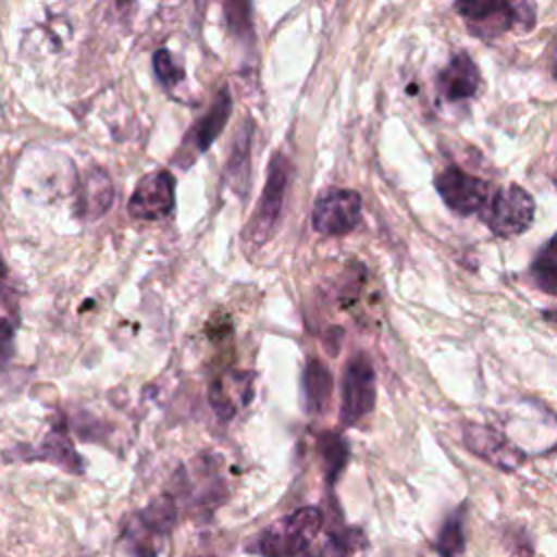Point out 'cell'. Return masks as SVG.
Listing matches in <instances>:
<instances>
[{
  "label": "cell",
  "instance_id": "4fadbf2b",
  "mask_svg": "<svg viewBox=\"0 0 557 557\" xmlns=\"http://www.w3.org/2000/svg\"><path fill=\"white\" fill-rule=\"evenodd\" d=\"M479 81L481 76L476 63L466 52H455L437 74V85L446 100L472 98L479 89Z\"/></svg>",
  "mask_w": 557,
  "mask_h": 557
},
{
  "label": "cell",
  "instance_id": "8fae6325",
  "mask_svg": "<svg viewBox=\"0 0 557 557\" xmlns=\"http://www.w3.org/2000/svg\"><path fill=\"white\" fill-rule=\"evenodd\" d=\"M252 398V374L228 372L211 383L209 403L218 418L231 420L239 407H246Z\"/></svg>",
  "mask_w": 557,
  "mask_h": 557
},
{
  "label": "cell",
  "instance_id": "277c9868",
  "mask_svg": "<svg viewBox=\"0 0 557 557\" xmlns=\"http://www.w3.org/2000/svg\"><path fill=\"white\" fill-rule=\"evenodd\" d=\"M535 215V202L531 194L518 185H507L492 194L481 209L483 222L494 235L511 237L527 231Z\"/></svg>",
  "mask_w": 557,
  "mask_h": 557
},
{
  "label": "cell",
  "instance_id": "484cf974",
  "mask_svg": "<svg viewBox=\"0 0 557 557\" xmlns=\"http://www.w3.org/2000/svg\"><path fill=\"white\" fill-rule=\"evenodd\" d=\"M555 181H557V176H555Z\"/></svg>",
  "mask_w": 557,
  "mask_h": 557
},
{
  "label": "cell",
  "instance_id": "3957f363",
  "mask_svg": "<svg viewBox=\"0 0 557 557\" xmlns=\"http://www.w3.org/2000/svg\"><path fill=\"white\" fill-rule=\"evenodd\" d=\"M289 183V161L283 154H276L268 165V176L263 191L257 202V211L252 213L246 226V242L261 246L274 231L276 220L283 211V200Z\"/></svg>",
  "mask_w": 557,
  "mask_h": 557
},
{
  "label": "cell",
  "instance_id": "603a6c76",
  "mask_svg": "<svg viewBox=\"0 0 557 557\" xmlns=\"http://www.w3.org/2000/svg\"><path fill=\"white\" fill-rule=\"evenodd\" d=\"M553 74H555V78H557V48H555V52H553Z\"/></svg>",
  "mask_w": 557,
  "mask_h": 557
},
{
  "label": "cell",
  "instance_id": "7a4b0ae2",
  "mask_svg": "<svg viewBox=\"0 0 557 557\" xmlns=\"http://www.w3.org/2000/svg\"><path fill=\"white\" fill-rule=\"evenodd\" d=\"M455 9L463 15L466 24L476 37L492 39L511 26L531 28L535 22V7L527 2L509 4V2H457Z\"/></svg>",
  "mask_w": 557,
  "mask_h": 557
},
{
  "label": "cell",
  "instance_id": "30bf717a",
  "mask_svg": "<svg viewBox=\"0 0 557 557\" xmlns=\"http://www.w3.org/2000/svg\"><path fill=\"white\" fill-rule=\"evenodd\" d=\"M115 198L113 181L102 168H89L76 187V213L83 220H98L102 218Z\"/></svg>",
  "mask_w": 557,
  "mask_h": 557
},
{
  "label": "cell",
  "instance_id": "cb8c5ba5",
  "mask_svg": "<svg viewBox=\"0 0 557 557\" xmlns=\"http://www.w3.org/2000/svg\"><path fill=\"white\" fill-rule=\"evenodd\" d=\"M546 318H548V320H555V322H557V311H548V313H546Z\"/></svg>",
  "mask_w": 557,
  "mask_h": 557
},
{
  "label": "cell",
  "instance_id": "8992f818",
  "mask_svg": "<svg viewBox=\"0 0 557 557\" xmlns=\"http://www.w3.org/2000/svg\"><path fill=\"white\" fill-rule=\"evenodd\" d=\"M376 398L374 370L366 355H355L346 368L342 379V422L357 424L366 413L372 411Z\"/></svg>",
  "mask_w": 557,
  "mask_h": 557
},
{
  "label": "cell",
  "instance_id": "5bb4252c",
  "mask_svg": "<svg viewBox=\"0 0 557 557\" xmlns=\"http://www.w3.org/2000/svg\"><path fill=\"white\" fill-rule=\"evenodd\" d=\"M250 144H252V124L250 120H244L237 128L228 161H226V181L237 194H246L248 189V170H250Z\"/></svg>",
  "mask_w": 557,
  "mask_h": 557
},
{
  "label": "cell",
  "instance_id": "7c38bea8",
  "mask_svg": "<svg viewBox=\"0 0 557 557\" xmlns=\"http://www.w3.org/2000/svg\"><path fill=\"white\" fill-rule=\"evenodd\" d=\"M463 442L474 455L487 459L492 466H498L503 470H513L522 461L520 450H516L503 435L492 429L470 424L463 429Z\"/></svg>",
  "mask_w": 557,
  "mask_h": 557
},
{
  "label": "cell",
  "instance_id": "7402d4cb",
  "mask_svg": "<svg viewBox=\"0 0 557 557\" xmlns=\"http://www.w3.org/2000/svg\"><path fill=\"white\" fill-rule=\"evenodd\" d=\"M294 557H329L326 555V550H320V548H311V546H307V548H302L298 555H294Z\"/></svg>",
  "mask_w": 557,
  "mask_h": 557
},
{
  "label": "cell",
  "instance_id": "6da1fadb",
  "mask_svg": "<svg viewBox=\"0 0 557 557\" xmlns=\"http://www.w3.org/2000/svg\"><path fill=\"white\" fill-rule=\"evenodd\" d=\"M322 527V511L318 507H302L294 513L270 524L259 542L257 550L263 557H294L307 548Z\"/></svg>",
  "mask_w": 557,
  "mask_h": 557
},
{
  "label": "cell",
  "instance_id": "2e32d148",
  "mask_svg": "<svg viewBox=\"0 0 557 557\" xmlns=\"http://www.w3.org/2000/svg\"><path fill=\"white\" fill-rule=\"evenodd\" d=\"M302 389H305V405L311 413H318L326 407L333 389V376L326 366L318 359H309L302 374Z\"/></svg>",
  "mask_w": 557,
  "mask_h": 557
},
{
  "label": "cell",
  "instance_id": "d4e9b609",
  "mask_svg": "<svg viewBox=\"0 0 557 557\" xmlns=\"http://www.w3.org/2000/svg\"><path fill=\"white\" fill-rule=\"evenodd\" d=\"M4 276V265H2V261H0V278Z\"/></svg>",
  "mask_w": 557,
  "mask_h": 557
},
{
  "label": "cell",
  "instance_id": "9c48e42d",
  "mask_svg": "<svg viewBox=\"0 0 557 557\" xmlns=\"http://www.w3.org/2000/svg\"><path fill=\"white\" fill-rule=\"evenodd\" d=\"M174 209V176L165 170L139 178L128 200V213L135 220H163Z\"/></svg>",
  "mask_w": 557,
  "mask_h": 557
},
{
  "label": "cell",
  "instance_id": "9a60e30c",
  "mask_svg": "<svg viewBox=\"0 0 557 557\" xmlns=\"http://www.w3.org/2000/svg\"><path fill=\"white\" fill-rule=\"evenodd\" d=\"M228 117H231V94H228V89H222L218 94V98L213 100L211 109L200 117V122L196 124V128L191 133L194 148L198 152H205L213 144V139L222 133Z\"/></svg>",
  "mask_w": 557,
  "mask_h": 557
},
{
  "label": "cell",
  "instance_id": "d6986e66",
  "mask_svg": "<svg viewBox=\"0 0 557 557\" xmlns=\"http://www.w3.org/2000/svg\"><path fill=\"white\" fill-rule=\"evenodd\" d=\"M463 527L459 516H450L437 535V553L442 557H457L463 550Z\"/></svg>",
  "mask_w": 557,
  "mask_h": 557
},
{
  "label": "cell",
  "instance_id": "ba28073f",
  "mask_svg": "<svg viewBox=\"0 0 557 557\" xmlns=\"http://www.w3.org/2000/svg\"><path fill=\"white\" fill-rule=\"evenodd\" d=\"M435 189L440 191L442 200L461 215L481 211L490 198L487 181L468 174L457 165H448L435 176Z\"/></svg>",
  "mask_w": 557,
  "mask_h": 557
},
{
  "label": "cell",
  "instance_id": "44dd1931",
  "mask_svg": "<svg viewBox=\"0 0 557 557\" xmlns=\"http://www.w3.org/2000/svg\"><path fill=\"white\" fill-rule=\"evenodd\" d=\"M13 324L7 318H0V368H4L13 357Z\"/></svg>",
  "mask_w": 557,
  "mask_h": 557
},
{
  "label": "cell",
  "instance_id": "ffe728a7",
  "mask_svg": "<svg viewBox=\"0 0 557 557\" xmlns=\"http://www.w3.org/2000/svg\"><path fill=\"white\" fill-rule=\"evenodd\" d=\"M152 67H154L157 78H159L163 85H168V87H174V85L181 83L183 76H185L183 70L174 63L170 50H165V48H159V50L154 52V57H152Z\"/></svg>",
  "mask_w": 557,
  "mask_h": 557
},
{
  "label": "cell",
  "instance_id": "ac0fdd59",
  "mask_svg": "<svg viewBox=\"0 0 557 557\" xmlns=\"http://www.w3.org/2000/svg\"><path fill=\"white\" fill-rule=\"evenodd\" d=\"M320 453H322V459H324V468H326V479L329 483L335 481V476L339 474V470L344 468L346 463V457H348V448L344 444V440L335 433H326L322 440H320Z\"/></svg>",
  "mask_w": 557,
  "mask_h": 557
},
{
  "label": "cell",
  "instance_id": "e0dca14e",
  "mask_svg": "<svg viewBox=\"0 0 557 557\" xmlns=\"http://www.w3.org/2000/svg\"><path fill=\"white\" fill-rule=\"evenodd\" d=\"M531 276L542 292L557 296V235H553L537 252L531 263Z\"/></svg>",
  "mask_w": 557,
  "mask_h": 557
},
{
  "label": "cell",
  "instance_id": "5b68a950",
  "mask_svg": "<svg viewBox=\"0 0 557 557\" xmlns=\"http://www.w3.org/2000/svg\"><path fill=\"white\" fill-rule=\"evenodd\" d=\"M361 220V196L352 189L331 187L322 191L311 211L313 228L322 235L350 233Z\"/></svg>",
  "mask_w": 557,
  "mask_h": 557
},
{
  "label": "cell",
  "instance_id": "52a82bcc",
  "mask_svg": "<svg viewBox=\"0 0 557 557\" xmlns=\"http://www.w3.org/2000/svg\"><path fill=\"white\" fill-rule=\"evenodd\" d=\"M176 520L172 498L163 496L141 509L126 529V540L137 557H157V540L163 537Z\"/></svg>",
  "mask_w": 557,
  "mask_h": 557
}]
</instances>
